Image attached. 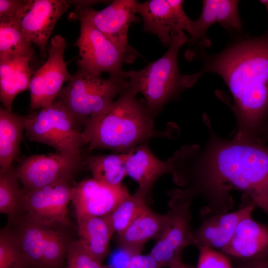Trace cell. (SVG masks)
<instances>
[{
	"label": "cell",
	"mask_w": 268,
	"mask_h": 268,
	"mask_svg": "<svg viewBox=\"0 0 268 268\" xmlns=\"http://www.w3.org/2000/svg\"><path fill=\"white\" fill-rule=\"evenodd\" d=\"M183 146L174 155V181L186 187L169 191L179 201L202 198L203 217L228 212L232 208V191L268 215V146L261 140L238 134L230 140H214L206 150L197 152Z\"/></svg>",
	"instance_id": "cell-1"
},
{
	"label": "cell",
	"mask_w": 268,
	"mask_h": 268,
	"mask_svg": "<svg viewBox=\"0 0 268 268\" xmlns=\"http://www.w3.org/2000/svg\"><path fill=\"white\" fill-rule=\"evenodd\" d=\"M205 63L196 79L207 72L220 75L234 100L238 134L261 140L268 117V33L238 41Z\"/></svg>",
	"instance_id": "cell-2"
},
{
	"label": "cell",
	"mask_w": 268,
	"mask_h": 268,
	"mask_svg": "<svg viewBox=\"0 0 268 268\" xmlns=\"http://www.w3.org/2000/svg\"><path fill=\"white\" fill-rule=\"evenodd\" d=\"M130 84L108 108L83 132L87 149H110L128 153L139 144L166 134L155 130L154 118L144 99Z\"/></svg>",
	"instance_id": "cell-3"
},
{
	"label": "cell",
	"mask_w": 268,
	"mask_h": 268,
	"mask_svg": "<svg viewBox=\"0 0 268 268\" xmlns=\"http://www.w3.org/2000/svg\"><path fill=\"white\" fill-rule=\"evenodd\" d=\"M171 35L169 48L163 56L141 69L126 71L130 84L143 95L154 118L169 102L196 83L191 74L181 75L178 65L179 49L189 39L181 30H172Z\"/></svg>",
	"instance_id": "cell-4"
},
{
	"label": "cell",
	"mask_w": 268,
	"mask_h": 268,
	"mask_svg": "<svg viewBox=\"0 0 268 268\" xmlns=\"http://www.w3.org/2000/svg\"><path fill=\"white\" fill-rule=\"evenodd\" d=\"M129 85L126 71L105 79L78 67L56 100L65 107L83 132Z\"/></svg>",
	"instance_id": "cell-5"
},
{
	"label": "cell",
	"mask_w": 268,
	"mask_h": 268,
	"mask_svg": "<svg viewBox=\"0 0 268 268\" xmlns=\"http://www.w3.org/2000/svg\"><path fill=\"white\" fill-rule=\"evenodd\" d=\"M71 224H43L15 217L6 227L19 248L29 268H59L74 240Z\"/></svg>",
	"instance_id": "cell-6"
},
{
	"label": "cell",
	"mask_w": 268,
	"mask_h": 268,
	"mask_svg": "<svg viewBox=\"0 0 268 268\" xmlns=\"http://www.w3.org/2000/svg\"><path fill=\"white\" fill-rule=\"evenodd\" d=\"M27 116L26 135L32 141L52 146L56 152L77 158L86 145L82 131L58 101L36 110Z\"/></svg>",
	"instance_id": "cell-7"
},
{
	"label": "cell",
	"mask_w": 268,
	"mask_h": 268,
	"mask_svg": "<svg viewBox=\"0 0 268 268\" xmlns=\"http://www.w3.org/2000/svg\"><path fill=\"white\" fill-rule=\"evenodd\" d=\"M72 17L80 22V34L74 45L79 50L78 67L101 75H123L124 63H133L127 55L120 51L93 24L83 7L76 8Z\"/></svg>",
	"instance_id": "cell-8"
},
{
	"label": "cell",
	"mask_w": 268,
	"mask_h": 268,
	"mask_svg": "<svg viewBox=\"0 0 268 268\" xmlns=\"http://www.w3.org/2000/svg\"><path fill=\"white\" fill-rule=\"evenodd\" d=\"M72 187L70 182L61 181L36 189H23L20 211L15 217L43 224H71L67 211Z\"/></svg>",
	"instance_id": "cell-9"
},
{
	"label": "cell",
	"mask_w": 268,
	"mask_h": 268,
	"mask_svg": "<svg viewBox=\"0 0 268 268\" xmlns=\"http://www.w3.org/2000/svg\"><path fill=\"white\" fill-rule=\"evenodd\" d=\"M65 39L60 35L53 37L48 47V58L31 76L30 111L33 112L54 102L63 85L72 77L64 60Z\"/></svg>",
	"instance_id": "cell-10"
},
{
	"label": "cell",
	"mask_w": 268,
	"mask_h": 268,
	"mask_svg": "<svg viewBox=\"0 0 268 268\" xmlns=\"http://www.w3.org/2000/svg\"><path fill=\"white\" fill-rule=\"evenodd\" d=\"M191 200L169 201L168 220L166 227L149 254L160 268L169 267L182 260L185 247L193 245L191 226Z\"/></svg>",
	"instance_id": "cell-11"
},
{
	"label": "cell",
	"mask_w": 268,
	"mask_h": 268,
	"mask_svg": "<svg viewBox=\"0 0 268 268\" xmlns=\"http://www.w3.org/2000/svg\"><path fill=\"white\" fill-rule=\"evenodd\" d=\"M82 161V158L59 152L33 155L21 162L16 174L24 189H33L58 182H70Z\"/></svg>",
	"instance_id": "cell-12"
},
{
	"label": "cell",
	"mask_w": 268,
	"mask_h": 268,
	"mask_svg": "<svg viewBox=\"0 0 268 268\" xmlns=\"http://www.w3.org/2000/svg\"><path fill=\"white\" fill-rule=\"evenodd\" d=\"M137 2L135 0H115L99 11L83 7L95 27L133 62L137 52L128 43V31L131 24L140 20L136 15Z\"/></svg>",
	"instance_id": "cell-13"
},
{
	"label": "cell",
	"mask_w": 268,
	"mask_h": 268,
	"mask_svg": "<svg viewBox=\"0 0 268 268\" xmlns=\"http://www.w3.org/2000/svg\"><path fill=\"white\" fill-rule=\"evenodd\" d=\"M70 4L65 0H26L18 24L26 38L38 47L42 58L48 55L47 43L56 23Z\"/></svg>",
	"instance_id": "cell-14"
},
{
	"label": "cell",
	"mask_w": 268,
	"mask_h": 268,
	"mask_svg": "<svg viewBox=\"0 0 268 268\" xmlns=\"http://www.w3.org/2000/svg\"><path fill=\"white\" fill-rule=\"evenodd\" d=\"M182 0H149L137 2V12L142 18V30L156 35L161 42L169 46L173 30H185L191 35L193 21L185 13Z\"/></svg>",
	"instance_id": "cell-15"
},
{
	"label": "cell",
	"mask_w": 268,
	"mask_h": 268,
	"mask_svg": "<svg viewBox=\"0 0 268 268\" xmlns=\"http://www.w3.org/2000/svg\"><path fill=\"white\" fill-rule=\"evenodd\" d=\"M129 194L127 188H113L94 179L72 183L71 202L76 217L103 216L113 211Z\"/></svg>",
	"instance_id": "cell-16"
},
{
	"label": "cell",
	"mask_w": 268,
	"mask_h": 268,
	"mask_svg": "<svg viewBox=\"0 0 268 268\" xmlns=\"http://www.w3.org/2000/svg\"><path fill=\"white\" fill-rule=\"evenodd\" d=\"M255 207L252 204L233 212L203 217L200 226L193 230V245L221 250L232 239L239 222L252 216Z\"/></svg>",
	"instance_id": "cell-17"
},
{
	"label": "cell",
	"mask_w": 268,
	"mask_h": 268,
	"mask_svg": "<svg viewBox=\"0 0 268 268\" xmlns=\"http://www.w3.org/2000/svg\"><path fill=\"white\" fill-rule=\"evenodd\" d=\"M221 251L242 260L268 257V226L254 220L252 216L243 219L230 242Z\"/></svg>",
	"instance_id": "cell-18"
},
{
	"label": "cell",
	"mask_w": 268,
	"mask_h": 268,
	"mask_svg": "<svg viewBox=\"0 0 268 268\" xmlns=\"http://www.w3.org/2000/svg\"><path fill=\"white\" fill-rule=\"evenodd\" d=\"M239 1L233 0H204L199 18L193 21V33L189 44L199 42L201 46H209L210 41L206 37L207 29L218 22L225 28L241 30L242 23L238 13Z\"/></svg>",
	"instance_id": "cell-19"
},
{
	"label": "cell",
	"mask_w": 268,
	"mask_h": 268,
	"mask_svg": "<svg viewBox=\"0 0 268 268\" xmlns=\"http://www.w3.org/2000/svg\"><path fill=\"white\" fill-rule=\"evenodd\" d=\"M127 175L138 185V189L149 198L156 181L162 175L170 173L169 159L157 158L150 150L148 142H143L128 153L126 161Z\"/></svg>",
	"instance_id": "cell-20"
},
{
	"label": "cell",
	"mask_w": 268,
	"mask_h": 268,
	"mask_svg": "<svg viewBox=\"0 0 268 268\" xmlns=\"http://www.w3.org/2000/svg\"><path fill=\"white\" fill-rule=\"evenodd\" d=\"M168 220V214L157 213L148 206L122 232L117 234L118 247L140 254L144 244L157 240L162 234Z\"/></svg>",
	"instance_id": "cell-21"
},
{
	"label": "cell",
	"mask_w": 268,
	"mask_h": 268,
	"mask_svg": "<svg viewBox=\"0 0 268 268\" xmlns=\"http://www.w3.org/2000/svg\"><path fill=\"white\" fill-rule=\"evenodd\" d=\"M31 58L11 56L0 58V99L3 108L11 111L15 97L28 89Z\"/></svg>",
	"instance_id": "cell-22"
},
{
	"label": "cell",
	"mask_w": 268,
	"mask_h": 268,
	"mask_svg": "<svg viewBox=\"0 0 268 268\" xmlns=\"http://www.w3.org/2000/svg\"><path fill=\"white\" fill-rule=\"evenodd\" d=\"M78 242L95 259L103 263L110 255L114 233L105 216H77Z\"/></svg>",
	"instance_id": "cell-23"
},
{
	"label": "cell",
	"mask_w": 268,
	"mask_h": 268,
	"mask_svg": "<svg viewBox=\"0 0 268 268\" xmlns=\"http://www.w3.org/2000/svg\"><path fill=\"white\" fill-rule=\"evenodd\" d=\"M27 116L19 115L3 107L0 109V169L11 165L17 157L23 133L25 130Z\"/></svg>",
	"instance_id": "cell-24"
},
{
	"label": "cell",
	"mask_w": 268,
	"mask_h": 268,
	"mask_svg": "<svg viewBox=\"0 0 268 268\" xmlns=\"http://www.w3.org/2000/svg\"><path fill=\"white\" fill-rule=\"evenodd\" d=\"M128 153L87 155L84 163L91 171L93 179L113 188H120L127 175L126 161Z\"/></svg>",
	"instance_id": "cell-25"
},
{
	"label": "cell",
	"mask_w": 268,
	"mask_h": 268,
	"mask_svg": "<svg viewBox=\"0 0 268 268\" xmlns=\"http://www.w3.org/2000/svg\"><path fill=\"white\" fill-rule=\"evenodd\" d=\"M149 198L138 188L113 211L105 215L114 233L118 234L125 230L148 206Z\"/></svg>",
	"instance_id": "cell-26"
},
{
	"label": "cell",
	"mask_w": 268,
	"mask_h": 268,
	"mask_svg": "<svg viewBox=\"0 0 268 268\" xmlns=\"http://www.w3.org/2000/svg\"><path fill=\"white\" fill-rule=\"evenodd\" d=\"M33 52L32 43L23 34L18 21L0 20V58H31Z\"/></svg>",
	"instance_id": "cell-27"
},
{
	"label": "cell",
	"mask_w": 268,
	"mask_h": 268,
	"mask_svg": "<svg viewBox=\"0 0 268 268\" xmlns=\"http://www.w3.org/2000/svg\"><path fill=\"white\" fill-rule=\"evenodd\" d=\"M16 170L11 165L0 170V212L8 218L17 216L20 212L23 197V189L20 187Z\"/></svg>",
	"instance_id": "cell-28"
},
{
	"label": "cell",
	"mask_w": 268,
	"mask_h": 268,
	"mask_svg": "<svg viewBox=\"0 0 268 268\" xmlns=\"http://www.w3.org/2000/svg\"><path fill=\"white\" fill-rule=\"evenodd\" d=\"M0 268H29L6 227L0 232Z\"/></svg>",
	"instance_id": "cell-29"
},
{
	"label": "cell",
	"mask_w": 268,
	"mask_h": 268,
	"mask_svg": "<svg viewBox=\"0 0 268 268\" xmlns=\"http://www.w3.org/2000/svg\"><path fill=\"white\" fill-rule=\"evenodd\" d=\"M67 259L66 268H109L86 252L77 240L69 246Z\"/></svg>",
	"instance_id": "cell-30"
},
{
	"label": "cell",
	"mask_w": 268,
	"mask_h": 268,
	"mask_svg": "<svg viewBox=\"0 0 268 268\" xmlns=\"http://www.w3.org/2000/svg\"><path fill=\"white\" fill-rule=\"evenodd\" d=\"M197 268H232L225 254L206 247L199 248Z\"/></svg>",
	"instance_id": "cell-31"
},
{
	"label": "cell",
	"mask_w": 268,
	"mask_h": 268,
	"mask_svg": "<svg viewBox=\"0 0 268 268\" xmlns=\"http://www.w3.org/2000/svg\"><path fill=\"white\" fill-rule=\"evenodd\" d=\"M137 254L131 249L118 247L109 255L107 266L109 268H128L133 257Z\"/></svg>",
	"instance_id": "cell-32"
},
{
	"label": "cell",
	"mask_w": 268,
	"mask_h": 268,
	"mask_svg": "<svg viewBox=\"0 0 268 268\" xmlns=\"http://www.w3.org/2000/svg\"><path fill=\"white\" fill-rule=\"evenodd\" d=\"M26 2V0H0V20L18 21Z\"/></svg>",
	"instance_id": "cell-33"
},
{
	"label": "cell",
	"mask_w": 268,
	"mask_h": 268,
	"mask_svg": "<svg viewBox=\"0 0 268 268\" xmlns=\"http://www.w3.org/2000/svg\"><path fill=\"white\" fill-rule=\"evenodd\" d=\"M128 268H160L155 260L150 255H135L131 260Z\"/></svg>",
	"instance_id": "cell-34"
},
{
	"label": "cell",
	"mask_w": 268,
	"mask_h": 268,
	"mask_svg": "<svg viewBox=\"0 0 268 268\" xmlns=\"http://www.w3.org/2000/svg\"><path fill=\"white\" fill-rule=\"evenodd\" d=\"M239 268H268V257L251 260H242Z\"/></svg>",
	"instance_id": "cell-35"
},
{
	"label": "cell",
	"mask_w": 268,
	"mask_h": 268,
	"mask_svg": "<svg viewBox=\"0 0 268 268\" xmlns=\"http://www.w3.org/2000/svg\"><path fill=\"white\" fill-rule=\"evenodd\" d=\"M168 268H191L189 266L183 263L182 260L177 262L171 265Z\"/></svg>",
	"instance_id": "cell-36"
},
{
	"label": "cell",
	"mask_w": 268,
	"mask_h": 268,
	"mask_svg": "<svg viewBox=\"0 0 268 268\" xmlns=\"http://www.w3.org/2000/svg\"><path fill=\"white\" fill-rule=\"evenodd\" d=\"M261 134L263 135L265 140H268V119L266 121L262 128Z\"/></svg>",
	"instance_id": "cell-37"
},
{
	"label": "cell",
	"mask_w": 268,
	"mask_h": 268,
	"mask_svg": "<svg viewBox=\"0 0 268 268\" xmlns=\"http://www.w3.org/2000/svg\"><path fill=\"white\" fill-rule=\"evenodd\" d=\"M260 1H261L263 4H264L265 5V6L267 8L268 13V0H260ZM267 33H268V30Z\"/></svg>",
	"instance_id": "cell-38"
}]
</instances>
